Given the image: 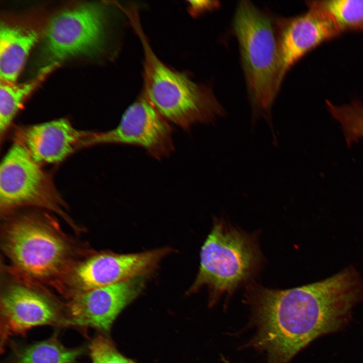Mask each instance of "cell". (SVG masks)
Listing matches in <instances>:
<instances>
[{"label":"cell","instance_id":"obj_1","mask_svg":"<svg viewBox=\"0 0 363 363\" xmlns=\"http://www.w3.org/2000/svg\"><path fill=\"white\" fill-rule=\"evenodd\" d=\"M360 295L350 270L287 289L253 286L246 302L255 332L246 346L266 355L267 363H288L318 337L344 327Z\"/></svg>","mask_w":363,"mask_h":363},{"label":"cell","instance_id":"obj_2","mask_svg":"<svg viewBox=\"0 0 363 363\" xmlns=\"http://www.w3.org/2000/svg\"><path fill=\"white\" fill-rule=\"evenodd\" d=\"M276 19L250 1H242L237 5L232 24L252 107V122L263 118L273 136L275 134L271 109L283 81Z\"/></svg>","mask_w":363,"mask_h":363},{"label":"cell","instance_id":"obj_3","mask_svg":"<svg viewBox=\"0 0 363 363\" xmlns=\"http://www.w3.org/2000/svg\"><path fill=\"white\" fill-rule=\"evenodd\" d=\"M126 15L143 48V95L154 108L168 122L186 130L196 124H211L224 116V108L210 88L170 68L157 56L143 30L138 10H130Z\"/></svg>","mask_w":363,"mask_h":363},{"label":"cell","instance_id":"obj_4","mask_svg":"<svg viewBox=\"0 0 363 363\" xmlns=\"http://www.w3.org/2000/svg\"><path fill=\"white\" fill-rule=\"evenodd\" d=\"M200 259L198 273L188 292L207 286L212 306L221 295L231 294L249 280L261 258L253 236L217 220L201 247Z\"/></svg>","mask_w":363,"mask_h":363},{"label":"cell","instance_id":"obj_5","mask_svg":"<svg viewBox=\"0 0 363 363\" xmlns=\"http://www.w3.org/2000/svg\"><path fill=\"white\" fill-rule=\"evenodd\" d=\"M47 220L23 216L4 229V251L12 264L25 275L48 281L63 274L71 256L70 246Z\"/></svg>","mask_w":363,"mask_h":363},{"label":"cell","instance_id":"obj_6","mask_svg":"<svg viewBox=\"0 0 363 363\" xmlns=\"http://www.w3.org/2000/svg\"><path fill=\"white\" fill-rule=\"evenodd\" d=\"M104 20V9L95 4L79 5L52 17L44 35L42 73L71 57L99 50Z\"/></svg>","mask_w":363,"mask_h":363},{"label":"cell","instance_id":"obj_7","mask_svg":"<svg viewBox=\"0 0 363 363\" xmlns=\"http://www.w3.org/2000/svg\"><path fill=\"white\" fill-rule=\"evenodd\" d=\"M18 139L3 158L0 166V204L4 210L25 206L59 212L60 201L52 183Z\"/></svg>","mask_w":363,"mask_h":363},{"label":"cell","instance_id":"obj_8","mask_svg":"<svg viewBox=\"0 0 363 363\" xmlns=\"http://www.w3.org/2000/svg\"><path fill=\"white\" fill-rule=\"evenodd\" d=\"M172 135V129L168 122L142 94L127 108L116 128L91 133L81 146L111 143L134 145L161 159L174 150Z\"/></svg>","mask_w":363,"mask_h":363},{"label":"cell","instance_id":"obj_9","mask_svg":"<svg viewBox=\"0 0 363 363\" xmlns=\"http://www.w3.org/2000/svg\"><path fill=\"white\" fill-rule=\"evenodd\" d=\"M46 325L70 327L67 309L29 286L13 284L5 290L1 297L2 348L11 336Z\"/></svg>","mask_w":363,"mask_h":363},{"label":"cell","instance_id":"obj_10","mask_svg":"<svg viewBox=\"0 0 363 363\" xmlns=\"http://www.w3.org/2000/svg\"><path fill=\"white\" fill-rule=\"evenodd\" d=\"M172 251L170 248L164 247L138 253L96 255L74 269L72 282L77 290L76 294L146 276Z\"/></svg>","mask_w":363,"mask_h":363},{"label":"cell","instance_id":"obj_11","mask_svg":"<svg viewBox=\"0 0 363 363\" xmlns=\"http://www.w3.org/2000/svg\"><path fill=\"white\" fill-rule=\"evenodd\" d=\"M146 276L75 294L67 307L71 326L109 331L119 314L143 291Z\"/></svg>","mask_w":363,"mask_h":363},{"label":"cell","instance_id":"obj_12","mask_svg":"<svg viewBox=\"0 0 363 363\" xmlns=\"http://www.w3.org/2000/svg\"><path fill=\"white\" fill-rule=\"evenodd\" d=\"M281 76L309 52L341 33L334 24L317 11L308 10L297 16L276 19Z\"/></svg>","mask_w":363,"mask_h":363},{"label":"cell","instance_id":"obj_13","mask_svg":"<svg viewBox=\"0 0 363 363\" xmlns=\"http://www.w3.org/2000/svg\"><path fill=\"white\" fill-rule=\"evenodd\" d=\"M91 133L74 128L65 118L29 126L22 129L17 139L26 147L37 163H56L81 147Z\"/></svg>","mask_w":363,"mask_h":363},{"label":"cell","instance_id":"obj_14","mask_svg":"<svg viewBox=\"0 0 363 363\" xmlns=\"http://www.w3.org/2000/svg\"><path fill=\"white\" fill-rule=\"evenodd\" d=\"M37 40V33L33 30L1 24V81L15 83Z\"/></svg>","mask_w":363,"mask_h":363},{"label":"cell","instance_id":"obj_15","mask_svg":"<svg viewBox=\"0 0 363 363\" xmlns=\"http://www.w3.org/2000/svg\"><path fill=\"white\" fill-rule=\"evenodd\" d=\"M306 4L330 20L341 33L363 31V0H314Z\"/></svg>","mask_w":363,"mask_h":363},{"label":"cell","instance_id":"obj_16","mask_svg":"<svg viewBox=\"0 0 363 363\" xmlns=\"http://www.w3.org/2000/svg\"><path fill=\"white\" fill-rule=\"evenodd\" d=\"M82 351L81 348L64 346L54 336L19 350L16 363H78Z\"/></svg>","mask_w":363,"mask_h":363},{"label":"cell","instance_id":"obj_17","mask_svg":"<svg viewBox=\"0 0 363 363\" xmlns=\"http://www.w3.org/2000/svg\"><path fill=\"white\" fill-rule=\"evenodd\" d=\"M37 84L32 81L15 84L1 81L0 85V132L5 133L25 98L32 92Z\"/></svg>","mask_w":363,"mask_h":363},{"label":"cell","instance_id":"obj_18","mask_svg":"<svg viewBox=\"0 0 363 363\" xmlns=\"http://www.w3.org/2000/svg\"><path fill=\"white\" fill-rule=\"evenodd\" d=\"M326 104L332 116L340 124L348 146L363 139V104L353 101L337 105L327 100Z\"/></svg>","mask_w":363,"mask_h":363},{"label":"cell","instance_id":"obj_19","mask_svg":"<svg viewBox=\"0 0 363 363\" xmlns=\"http://www.w3.org/2000/svg\"><path fill=\"white\" fill-rule=\"evenodd\" d=\"M91 363H136L117 349L113 342L105 335L95 337L89 346Z\"/></svg>","mask_w":363,"mask_h":363},{"label":"cell","instance_id":"obj_20","mask_svg":"<svg viewBox=\"0 0 363 363\" xmlns=\"http://www.w3.org/2000/svg\"><path fill=\"white\" fill-rule=\"evenodd\" d=\"M189 3L190 12L194 16L214 10L220 6V3L217 1H193Z\"/></svg>","mask_w":363,"mask_h":363}]
</instances>
